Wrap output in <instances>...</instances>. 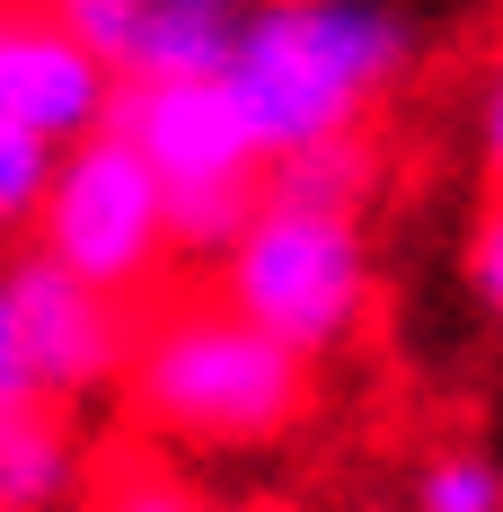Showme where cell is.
Wrapping results in <instances>:
<instances>
[{"mask_svg":"<svg viewBox=\"0 0 503 512\" xmlns=\"http://www.w3.org/2000/svg\"><path fill=\"white\" fill-rule=\"evenodd\" d=\"M115 407L168 451H265L309 424L318 362L221 292H177V301H142Z\"/></svg>","mask_w":503,"mask_h":512,"instance_id":"obj_1","label":"cell"},{"mask_svg":"<svg viewBox=\"0 0 503 512\" xmlns=\"http://www.w3.org/2000/svg\"><path fill=\"white\" fill-rule=\"evenodd\" d=\"M415 18L398 0H256L221 89L248 115L265 168L327 133H362L415 71Z\"/></svg>","mask_w":503,"mask_h":512,"instance_id":"obj_2","label":"cell"},{"mask_svg":"<svg viewBox=\"0 0 503 512\" xmlns=\"http://www.w3.org/2000/svg\"><path fill=\"white\" fill-rule=\"evenodd\" d=\"M212 292L274 327L309 362H336L371 336L380 309V256H371V212H318V204H256V221L212 265Z\"/></svg>","mask_w":503,"mask_h":512,"instance_id":"obj_3","label":"cell"},{"mask_svg":"<svg viewBox=\"0 0 503 512\" xmlns=\"http://www.w3.org/2000/svg\"><path fill=\"white\" fill-rule=\"evenodd\" d=\"M115 133H133L168 186V239L195 265H221L265 204V151L221 80H124Z\"/></svg>","mask_w":503,"mask_h":512,"instance_id":"obj_4","label":"cell"},{"mask_svg":"<svg viewBox=\"0 0 503 512\" xmlns=\"http://www.w3.org/2000/svg\"><path fill=\"white\" fill-rule=\"evenodd\" d=\"M36 248H53L71 274H89L98 292L115 301H151L159 274L177 265V239H168V186H159V168L142 159L133 133H89V142H71L62 168H53V195L36 212V230H27Z\"/></svg>","mask_w":503,"mask_h":512,"instance_id":"obj_5","label":"cell"},{"mask_svg":"<svg viewBox=\"0 0 503 512\" xmlns=\"http://www.w3.org/2000/svg\"><path fill=\"white\" fill-rule=\"evenodd\" d=\"M9 301H18V327H27V362H36V389L80 407V398H106L124 380V354H133V301L98 292L89 274H71L53 248L9 256Z\"/></svg>","mask_w":503,"mask_h":512,"instance_id":"obj_6","label":"cell"},{"mask_svg":"<svg viewBox=\"0 0 503 512\" xmlns=\"http://www.w3.org/2000/svg\"><path fill=\"white\" fill-rule=\"evenodd\" d=\"M115 89H124V71L80 45L45 0H9L0 9V115L36 124L45 142L71 151V142L115 124Z\"/></svg>","mask_w":503,"mask_h":512,"instance_id":"obj_7","label":"cell"},{"mask_svg":"<svg viewBox=\"0 0 503 512\" xmlns=\"http://www.w3.org/2000/svg\"><path fill=\"white\" fill-rule=\"evenodd\" d=\"M89 442H80V407L62 398H27L0 415V512H62L89 504Z\"/></svg>","mask_w":503,"mask_h":512,"instance_id":"obj_8","label":"cell"},{"mask_svg":"<svg viewBox=\"0 0 503 512\" xmlns=\"http://www.w3.org/2000/svg\"><path fill=\"white\" fill-rule=\"evenodd\" d=\"M256 0H151V27L124 80H221Z\"/></svg>","mask_w":503,"mask_h":512,"instance_id":"obj_9","label":"cell"},{"mask_svg":"<svg viewBox=\"0 0 503 512\" xmlns=\"http://www.w3.org/2000/svg\"><path fill=\"white\" fill-rule=\"evenodd\" d=\"M380 186H389V151L371 142V124L362 133H327L309 151H283L265 168V195L274 204H318V212H371Z\"/></svg>","mask_w":503,"mask_h":512,"instance_id":"obj_10","label":"cell"},{"mask_svg":"<svg viewBox=\"0 0 503 512\" xmlns=\"http://www.w3.org/2000/svg\"><path fill=\"white\" fill-rule=\"evenodd\" d=\"M89 512H248V504L195 486L186 468L151 460V451H115V460L89 477Z\"/></svg>","mask_w":503,"mask_h":512,"instance_id":"obj_11","label":"cell"},{"mask_svg":"<svg viewBox=\"0 0 503 512\" xmlns=\"http://www.w3.org/2000/svg\"><path fill=\"white\" fill-rule=\"evenodd\" d=\"M406 512H503V460L486 442H433L406 477Z\"/></svg>","mask_w":503,"mask_h":512,"instance_id":"obj_12","label":"cell"},{"mask_svg":"<svg viewBox=\"0 0 503 512\" xmlns=\"http://www.w3.org/2000/svg\"><path fill=\"white\" fill-rule=\"evenodd\" d=\"M53 168H62V142H45L18 115H0V230H36V212L53 195Z\"/></svg>","mask_w":503,"mask_h":512,"instance_id":"obj_13","label":"cell"},{"mask_svg":"<svg viewBox=\"0 0 503 512\" xmlns=\"http://www.w3.org/2000/svg\"><path fill=\"white\" fill-rule=\"evenodd\" d=\"M45 9H53V18H62L89 53H106L115 71H133L142 27H151V0H45Z\"/></svg>","mask_w":503,"mask_h":512,"instance_id":"obj_14","label":"cell"},{"mask_svg":"<svg viewBox=\"0 0 503 512\" xmlns=\"http://www.w3.org/2000/svg\"><path fill=\"white\" fill-rule=\"evenodd\" d=\"M459 283H468L477 318L503 336V195H486L477 221H468V239H459Z\"/></svg>","mask_w":503,"mask_h":512,"instance_id":"obj_15","label":"cell"},{"mask_svg":"<svg viewBox=\"0 0 503 512\" xmlns=\"http://www.w3.org/2000/svg\"><path fill=\"white\" fill-rule=\"evenodd\" d=\"M45 398L36 389V362H27V327H18V301H9V265H0V415Z\"/></svg>","mask_w":503,"mask_h":512,"instance_id":"obj_16","label":"cell"},{"mask_svg":"<svg viewBox=\"0 0 503 512\" xmlns=\"http://www.w3.org/2000/svg\"><path fill=\"white\" fill-rule=\"evenodd\" d=\"M477 177L486 195H503V53L486 62V89H477Z\"/></svg>","mask_w":503,"mask_h":512,"instance_id":"obj_17","label":"cell"},{"mask_svg":"<svg viewBox=\"0 0 503 512\" xmlns=\"http://www.w3.org/2000/svg\"><path fill=\"white\" fill-rule=\"evenodd\" d=\"M0 9H9V0H0Z\"/></svg>","mask_w":503,"mask_h":512,"instance_id":"obj_18","label":"cell"}]
</instances>
